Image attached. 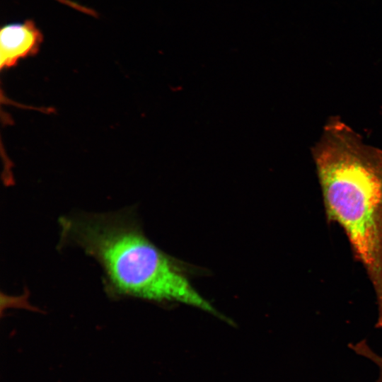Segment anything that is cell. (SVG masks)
<instances>
[{"label":"cell","mask_w":382,"mask_h":382,"mask_svg":"<svg viewBox=\"0 0 382 382\" xmlns=\"http://www.w3.org/2000/svg\"><path fill=\"white\" fill-rule=\"evenodd\" d=\"M58 221L59 246L78 247L96 260L109 297L178 302L223 317L195 289L181 264L148 238L130 208L72 212Z\"/></svg>","instance_id":"6da1fadb"},{"label":"cell","mask_w":382,"mask_h":382,"mask_svg":"<svg viewBox=\"0 0 382 382\" xmlns=\"http://www.w3.org/2000/svg\"><path fill=\"white\" fill-rule=\"evenodd\" d=\"M312 155L327 218L345 231L366 272L382 329V150L332 117Z\"/></svg>","instance_id":"7a4b0ae2"},{"label":"cell","mask_w":382,"mask_h":382,"mask_svg":"<svg viewBox=\"0 0 382 382\" xmlns=\"http://www.w3.org/2000/svg\"><path fill=\"white\" fill-rule=\"evenodd\" d=\"M42 41V33L32 20L4 25L0 30L1 69L13 67L20 59L36 54Z\"/></svg>","instance_id":"3957f363"},{"label":"cell","mask_w":382,"mask_h":382,"mask_svg":"<svg viewBox=\"0 0 382 382\" xmlns=\"http://www.w3.org/2000/svg\"><path fill=\"white\" fill-rule=\"evenodd\" d=\"M349 347L357 354L361 355L374 362L379 369V376L376 382H382V357L375 353L366 344V340H362L357 344H349Z\"/></svg>","instance_id":"277c9868"},{"label":"cell","mask_w":382,"mask_h":382,"mask_svg":"<svg viewBox=\"0 0 382 382\" xmlns=\"http://www.w3.org/2000/svg\"><path fill=\"white\" fill-rule=\"evenodd\" d=\"M63 4H65L66 5H69L74 8H76L78 10H79L80 11H82V12H84V13H86L88 14H91L92 15L93 13V11L90 9V8H86L77 3H75V2H73L71 1H69V0H57Z\"/></svg>","instance_id":"5b68a950"}]
</instances>
